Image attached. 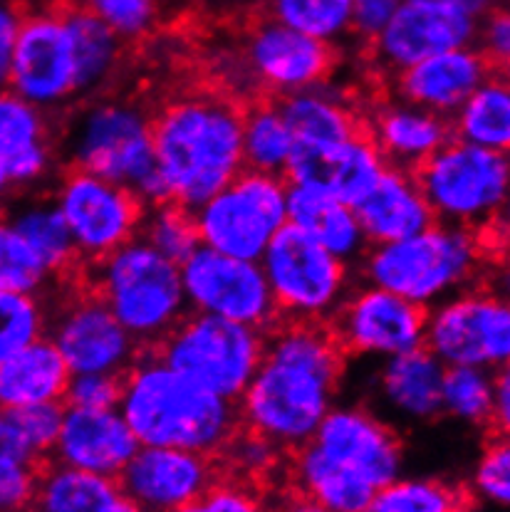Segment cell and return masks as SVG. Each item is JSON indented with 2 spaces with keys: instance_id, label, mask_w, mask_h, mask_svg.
<instances>
[{
  "instance_id": "obj_1",
  "label": "cell",
  "mask_w": 510,
  "mask_h": 512,
  "mask_svg": "<svg viewBox=\"0 0 510 512\" xmlns=\"http://www.w3.org/2000/svg\"><path fill=\"white\" fill-rule=\"evenodd\" d=\"M342 374L345 354L327 325H273L258 372L236 404L241 426L280 451H298L337 404Z\"/></svg>"
},
{
  "instance_id": "obj_2",
  "label": "cell",
  "mask_w": 510,
  "mask_h": 512,
  "mask_svg": "<svg viewBox=\"0 0 510 512\" xmlns=\"http://www.w3.org/2000/svg\"><path fill=\"white\" fill-rule=\"evenodd\" d=\"M241 124L243 109L218 92H184L161 104L152 144L169 201L194 211L241 174Z\"/></svg>"
},
{
  "instance_id": "obj_3",
  "label": "cell",
  "mask_w": 510,
  "mask_h": 512,
  "mask_svg": "<svg viewBox=\"0 0 510 512\" xmlns=\"http://www.w3.org/2000/svg\"><path fill=\"white\" fill-rule=\"evenodd\" d=\"M119 414L139 446H169L218 456L241 428L238 406L174 372L159 357H139L122 376Z\"/></svg>"
},
{
  "instance_id": "obj_4",
  "label": "cell",
  "mask_w": 510,
  "mask_h": 512,
  "mask_svg": "<svg viewBox=\"0 0 510 512\" xmlns=\"http://www.w3.org/2000/svg\"><path fill=\"white\" fill-rule=\"evenodd\" d=\"M483 265L481 235L439 221L409 238L369 245L362 255V275L369 285L397 292L424 310L476 285Z\"/></svg>"
},
{
  "instance_id": "obj_5",
  "label": "cell",
  "mask_w": 510,
  "mask_h": 512,
  "mask_svg": "<svg viewBox=\"0 0 510 512\" xmlns=\"http://www.w3.org/2000/svg\"><path fill=\"white\" fill-rule=\"evenodd\" d=\"M75 169L127 186L144 206L169 201L156 169L152 114L132 102H97L80 112L67 137Z\"/></svg>"
},
{
  "instance_id": "obj_6",
  "label": "cell",
  "mask_w": 510,
  "mask_h": 512,
  "mask_svg": "<svg viewBox=\"0 0 510 512\" xmlns=\"http://www.w3.org/2000/svg\"><path fill=\"white\" fill-rule=\"evenodd\" d=\"M95 295L142 344H159L189 312L179 265L134 238L95 263Z\"/></svg>"
},
{
  "instance_id": "obj_7",
  "label": "cell",
  "mask_w": 510,
  "mask_h": 512,
  "mask_svg": "<svg viewBox=\"0 0 510 512\" xmlns=\"http://www.w3.org/2000/svg\"><path fill=\"white\" fill-rule=\"evenodd\" d=\"M434 221L481 231L508 206L510 164L503 151L451 137L414 171Z\"/></svg>"
},
{
  "instance_id": "obj_8",
  "label": "cell",
  "mask_w": 510,
  "mask_h": 512,
  "mask_svg": "<svg viewBox=\"0 0 510 512\" xmlns=\"http://www.w3.org/2000/svg\"><path fill=\"white\" fill-rule=\"evenodd\" d=\"M263 349L265 332L260 329L186 312L161 339L156 357L211 394L238 404L258 372Z\"/></svg>"
},
{
  "instance_id": "obj_9",
  "label": "cell",
  "mask_w": 510,
  "mask_h": 512,
  "mask_svg": "<svg viewBox=\"0 0 510 512\" xmlns=\"http://www.w3.org/2000/svg\"><path fill=\"white\" fill-rule=\"evenodd\" d=\"M258 263L285 322L327 325L352 290L350 265L293 226L270 240Z\"/></svg>"
},
{
  "instance_id": "obj_10",
  "label": "cell",
  "mask_w": 510,
  "mask_h": 512,
  "mask_svg": "<svg viewBox=\"0 0 510 512\" xmlns=\"http://www.w3.org/2000/svg\"><path fill=\"white\" fill-rule=\"evenodd\" d=\"M191 213L204 248L260 260L270 240L288 226V181L243 169Z\"/></svg>"
},
{
  "instance_id": "obj_11",
  "label": "cell",
  "mask_w": 510,
  "mask_h": 512,
  "mask_svg": "<svg viewBox=\"0 0 510 512\" xmlns=\"http://www.w3.org/2000/svg\"><path fill=\"white\" fill-rule=\"evenodd\" d=\"M424 347L444 367L498 372L510 359V307L496 292L468 290L426 310Z\"/></svg>"
},
{
  "instance_id": "obj_12",
  "label": "cell",
  "mask_w": 510,
  "mask_h": 512,
  "mask_svg": "<svg viewBox=\"0 0 510 512\" xmlns=\"http://www.w3.org/2000/svg\"><path fill=\"white\" fill-rule=\"evenodd\" d=\"M179 270L189 312L221 317L260 332L278 325V310L258 260L233 258L199 245Z\"/></svg>"
},
{
  "instance_id": "obj_13",
  "label": "cell",
  "mask_w": 510,
  "mask_h": 512,
  "mask_svg": "<svg viewBox=\"0 0 510 512\" xmlns=\"http://www.w3.org/2000/svg\"><path fill=\"white\" fill-rule=\"evenodd\" d=\"M55 206L70 228L77 258L92 265L137 238L147 208L127 186L85 169L62 176Z\"/></svg>"
},
{
  "instance_id": "obj_14",
  "label": "cell",
  "mask_w": 510,
  "mask_h": 512,
  "mask_svg": "<svg viewBox=\"0 0 510 512\" xmlns=\"http://www.w3.org/2000/svg\"><path fill=\"white\" fill-rule=\"evenodd\" d=\"M426 310L377 285L355 287L327 322L342 354L384 362L424 347Z\"/></svg>"
},
{
  "instance_id": "obj_15",
  "label": "cell",
  "mask_w": 510,
  "mask_h": 512,
  "mask_svg": "<svg viewBox=\"0 0 510 512\" xmlns=\"http://www.w3.org/2000/svg\"><path fill=\"white\" fill-rule=\"evenodd\" d=\"M5 87L43 112L65 107L77 97L65 10L43 8L23 15Z\"/></svg>"
},
{
  "instance_id": "obj_16",
  "label": "cell",
  "mask_w": 510,
  "mask_h": 512,
  "mask_svg": "<svg viewBox=\"0 0 510 512\" xmlns=\"http://www.w3.org/2000/svg\"><path fill=\"white\" fill-rule=\"evenodd\" d=\"M307 443L335 466L367 480L372 488H382L402 475V438L364 404L332 406Z\"/></svg>"
},
{
  "instance_id": "obj_17",
  "label": "cell",
  "mask_w": 510,
  "mask_h": 512,
  "mask_svg": "<svg viewBox=\"0 0 510 512\" xmlns=\"http://www.w3.org/2000/svg\"><path fill=\"white\" fill-rule=\"evenodd\" d=\"M335 62V45L307 38L273 18L248 30L241 52V65L253 90L278 94L280 99L327 82Z\"/></svg>"
},
{
  "instance_id": "obj_18",
  "label": "cell",
  "mask_w": 510,
  "mask_h": 512,
  "mask_svg": "<svg viewBox=\"0 0 510 512\" xmlns=\"http://www.w3.org/2000/svg\"><path fill=\"white\" fill-rule=\"evenodd\" d=\"M45 337L72 374L124 376L139 359V342L95 292L72 297L55 315H48Z\"/></svg>"
},
{
  "instance_id": "obj_19",
  "label": "cell",
  "mask_w": 510,
  "mask_h": 512,
  "mask_svg": "<svg viewBox=\"0 0 510 512\" xmlns=\"http://www.w3.org/2000/svg\"><path fill=\"white\" fill-rule=\"evenodd\" d=\"M218 478L216 456L186 448L139 446L117 475V483L144 512H174L196 503Z\"/></svg>"
},
{
  "instance_id": "obj_20",
  "label": "cell",
  "mask_w": 510,
  "mask_h": 512,
  "mask_svg": "<svg viewBox=\"0 0 510 512\" xmlns=\"http://www.w3.org/2000/svg\"><path fill=\"white\" fill-rule=\"evenodd\" d=\"M478 18L459 8L424 0H404L387 28L372 40L374 60L392 75L439 52L476 43Z\"/></svg>"
},
{
  "instance_id": "obj_21",
  "label": "cell",
  "mask_w": 510,
  "mask_h": 512,
  "mask_svg": "<svg viewBox=\"0 0 510 512\" xmlns=\"http://www.w3.org/2000/svg\"><path fill=\"white\" fill-rule=\"evenodd\" d=\"M139 441L119 409H62L52 461L85 473L117 478L137 453Z\"/></svg>"
},
{
  "instance_id": "obj_22",
  "label": "cell",
  "mask_w": 510,
  "mask_h": 512,
  "mask_svg": "<svg viewBox=\"0 0 510 512\" xmlns=\"http://www.w3.org/2000/svg\"><path fill=\"white\" fill-rule=\"evenodd\" d=\"M384 171L387 161L382 159L372 139L362 132L327 149L295 146L285 176L293 186L315 188L347 206H357L382 179Z\"/></svg>"
},
{
  "instance_id": "obj_23",
  "label": "cell",
  "mask_w": 510,
  "mask_h": 512,
  "mask_svg": "<svg viewBox=\"0 0 510 512\" xmlns=\"http://www.w3.org/2000/svg\"><path fill=\"white\" fill-rule=\"evenodd\" d=\"M493 72L496 70L491 67V62L476 50V45H471L439 52V55L416 62L394 75V85H397V97L404 102L451 119L456 109Z\"/></svg>"
},
{
  "instance_id": "obj_24",
  "label": "cell",
  "mask_w": 510,
  "mask_h": 512,
  "mask_svg": "<svg viewBox=\"0 0 510 512\" xmlns=\"http://www.w3.org/2000/svg\"><path fill=\"white\" fill-rule=\"evenodd\" d=\"M446 367L426 347L384 359L374 374V396L384 414L404 423H431L441 416Z\"/></svg>"
},
{
  "instance_id": "obj_25",
  "label": "cell",
  "mask_w": 510,
  "mask_h": 512,
  "mask_svg": "<svg viewBox=\"0 0 510 512\" xmlns=\"http://www.w3.org/2000/svg\"><path fill=\"white\" fill-rule=\"evenodd\" d=\"M367 137L377 146L389 169L414 174L451 139V124L446 117L397 97L394 102L379 104L374 109Z\"/></svg>"
},
{
  "instance_id": "obj_26",
  "label": "cell",
  "mask_w": 510,
  "mask_h": 512,
  "mask_svg": "<svg viewBox=\"0 0 510 512\" xmlns=\"http://www.w3.org/2000/svg\"><path fill=\"white\" fill-rule=\"evenodd\" d=\"M355 213L369 245L409 238L434 223V213L414 174L389 166L372 191L357 203Z\"/></svg>"
},
{
  "instance_id": "obj_27",
  "label": "cell",
  "mask_w": 510,
  "mask_h": 512,
  "mask_svg": "<svg viewBox=\"0 0 510 512\" xmlns=\"http://www.w3.org/2000/svg\"><path fill=\"white\" fill-rule=\"evenodd\" d=\"M0 159L13 186H30L52 166L48 114L10 87H0Z\"/></svg>"
},
{
  "instance_id": "obj_28",
  "label": "cell",
  "mask_w": 510,
  "mask_h": 512,
  "mask_svg": "<svg viewBox=\"0 0 510 512\" xmlns=\"http://www.w3.org/2000/svg\"><path fill=\"white\" fill-rule=\"evenodd\" d=\"M288 226L298 228L347 265L362 260L369 248L355 206H347L315 188L288 184Z\"/></svg>"
},
{
  "instance_id": "obj_29",
  "label": "cell",
  "mask_w": 510,
  "mask_h": 512,
  "mask_svg": "<svg viewBox=\"0 0 510 512\" xmlns=\"http://www.w3.org/2000/svg\"><path fill=\"white\" fill-rule=\"evenodd\" d=\"M72 372L48 337H40L0 364V411L62 404Z\"/></svg>"
},
{
  "instance_id": "obj_30",
  "label": "cell",
  "mask_w": 510,
  "mask_h": 512,
  "mask_svg": "<svg viewBox=\"0 0 510 512\" xmlns=\"http://www.w3.org/2000/svg\"><path fill=\"white\" fill-rule=\"evenodd\" d=\"M280 109L295 137V146L327 149L362 134L357 112L345 94L322 82L280 99Z\"/></svg>"
},
{
  "instance_id": "obj_31",
  "label": "cell",
  "mask_w": 510,
  "mask_h": 512,
  "mask_svg": "<svg viewBox=\"0 0 510 512\" xmlns=\"http://www.w3.org/2000/svg\"><path fill=\"white\" fill-rule=\"evenodd\" d=\"M35 512H144L119 488L117 478L52 463L40 470Z\"/></svg>"
},
{
  "instance_id": "obj_32",
  "label": "cell",
  "mask_w": 510,
  "mask_h": 512,
  "mask_svg": "<svg viewBox=\"0 0 510 512\" xmlns=\"http://www.w3.org/2000/svg\"><path fill=\"white\" fill-rule=\"evenodd\" d=\"M295 490L315 500L327 512H367L377 488L357 478L350 470L335 466L315 451L310 443L293 451Z\"/></svg>"
},
{
  "instance_id": "obj_33",
  "label": "cell",
  "mask_w": 510,
  "mask_h": 512,
  "mask_svg": "<svg viewBox=\"0 0 510 512\" xmlns=\"http://www.w3.org/2000/svg\"><path fill=\"white\" fill-rule=\"evenodd\" d=\"M62 10L70 30L77 97L102 90L122 60V40L82 5Z\"/></svg>"
},
{
  "instance_id": "obj_34",
  "label": "cell",
  "mask_w": 510,
  "mask_h": 512,
  "mask_svg": "<svg viewBox=\"0 0 510 512\" xmlns=\"http://www.w3.org/2000/svg\"><path fill=\"white\" fill-rule=\"evenodd\" d=\"M451 137L481 149L503 151L510 146V85L493 72L449 119Z\"/></svg>"
},
{
  "instance_id": "obj_35",
  "label": "cell",
  "mask_w": 510,
  "mask_h": 512,
  "mask_svg": "<svg viewBox=\"0 0 510 512\" xmlns=\"http://www.w3.org/2000/svg\"><path fill=\"white\" fill-rule=\"evenodd\" d=\"M241 146L243 169L285 176L295 154V137L285 122L280 104L255 102L253 107L243 109Z\"/></svg>"
},
{
  "instance_id": "obj_36",
  "label": "cell",
  "mask_w": 510,
  "mask_h": 512,
  "mask_svg": "<svg viewBox=\"0 0 510 512\" xmlns=\"http://www.w3.org/2000/svg\"><path fill=\"white\" fill-rule=\"evenodd\" d=\"M28 248L38 255L40 263L48 268L50 275H60L77 260L75 243H72L70 228L62 218L55 201H35L18 208L8 218Z\"/></svg>"
},
{
  "instance_id": "obj_37",
  "label": "cell",
  "mask_w": 510,
  "mask_h": 512,
  "mask_svg": "<svg viewBox=\"0 0 510 512\" xmlns=\"http://www.w3.org/2000/svg\"><path fill=\"white\" fill-rule=\"evenodd\" d=\"M367 512H468V498L444 480L399 475L377 488Z\"/></svg>"
},
{
  "instance_id": "obj_38",
  "label": "cell",
  "mask_w": 510,
  "mask_h": 512,
  "mask_svg": "<svg viewBox=\"0 0 510 512\" xmlns=\"http://www.w3.org/2000/svg\"><path fill=\"white\" fill-rule=\"evenodd\" d=\"M496 372L481 367H446L441 384V416L466 426H488L493 421Z\"/></svg>"
},
{
  "instance_id": "obj_39",
  "label": "cell",
  "mask_w": 510,
  "mask_h": 512,
  "mask_svg": "<svg viewBox=\"0 0 510 512\" xmlns=\"http://www.w3.org/2000/svg\"><path fill=\"white\" fill-rule=\"evenodd\" d=\"M270 18L307 38L337 45L350 35L352 0H270Z\"/></svg>"
},
{
  "instance_id": "obj_40",
  "label": "cell",
  "mask_w": 510,
  "mask_h": 512,
  "mask_svg": "<svg viewBox=\"0 0 510 512\" xmlns=\"http://www.w3.org/2000/svg\"><path fill=\"white\" fill-rule=\"evenodd\" d=\"M137 238L176 265L184 263L201 245L194 213L174 201H161L144 208Z\"/></svg>"
},
{
  "instance_id": "obj_41",
  "label": "cell",
  "mask_w": 510,
  "mask_h": 512,
  "mask_svg": "<svg viewBox=\"0 0 510 512\" xmlns=\"http://www.w3.org/2000/svg\"><path fill=\"white\" fill-rule=\"evenodd\" d=\"M48 310L30 292H0V364L35 339L45 337Z\"/></svg>"
},
{
  "instance_id": "obj_42",
  "label": "cell",
  "mask_w": 510,
  "mask_h": 512,
  "mask_svg": "<svg viewBox=\"0 0 510 512\" xmlns=\"http://www.w3.org/2000/svg\"><path fill=\"white\" fill-rule=\"evenodd\" d=\"M52 275L8 218H0V292L38 295Z\"/></svg>"
},
{
  "instance_id": "obj_43",
  "label": "cell",
  "mask_w": 510,
  "mask_h": 512,
  "mask_svg": "<svg viewBox=\"0 0 510 512\" xmlns=\"http://www.w3.org/2000/svg\"><path fill=\"white\" fill-rule=\"evenodd\" d=\"M80 5L122 43L147 38L161 20V0H82Z\"/></svg>"
},
{
  "instance_id": "obj_44",
  "label": "cell",
  "mask_w": 510,
  "mask_h": 512,
  "mask_svg": "<svg viewBox=\"0 0 510 512\" xmlns=\"http://www.w3.org/2000/svg\"><path fill=\"white\" fill-rule=\"evenodd\" d=\"M62 409H65L62 404H40L18 411H3V414L15 428L20 441L25 443V448L33 453L35 461H40V458L52 456L57 433H60Z\"/></svg>"
},
{
  "instance_id": "obj_45",
  "label": "cell",
  "mask_w": 510,
  "mask_h": 512,
  "mask_svg": "<svg viewBox=\"0 0 510 512\" xmlns=\"http://www.w3.org/2000/svg\"><path fill=\"white\" fill-rule=\"evenodd\" d=\"M221 453L233 470V478L255 483V480L270 475V470L278 466V458L283 451L275 448L270 441H265L263 436H258V433L238 428L236 436L228 441V446Z\"/></svg>"
},
{
  "instance_id": "obj_46",
  "label": "cell",
  "mask_w": 510,
  "mask_h": 512,
  "mask_svg": "<svg viewBox=\"0 0 510 512\" xmlns=\"http://www.w3.org/2000/svg\"><path fill=\"white\" fill-rule=\"evenodd\" d=\"M174 512H268L255 483L241 478H218L196 503Z\"/></svg>"
},
{
  "instance_id": "obj_47",
  "label": "cell",
  "mask_w": 510,
  "mask_h": 512,
  "mask_svg": "<svg viewBox=\"0 0 510 512\" xmlns=\"http://www.w3.org/2000/svg\"><path fill=\"white\" fill-rule=\"evenodd\" d=\"M473 488H476V493H481V498L491 500V503H510V446L506 433L493 438L483 448L478 466L473 470Z\"/></svg>"
},
{
  "instance_id": "obj_48",
  "label": "cell",
  "mask_w": 510,
  "mask_h": 512,
  "mask_svg": "<svg viewBox=\"0 0 510 512\" xmlns=\"http://www.w3.org/2000/svg\"><path fill=\"white\" fill-rule=\"evenodd\" d=\"M38 463L0 451V512H23L38 490Z\"/></svg>"
},
{
  "instance_id": "obj_49",
  "label": "cell",
  "mask_w": 510,
  "mask_h": 512,
  "mask_svg": "<svg viewBox=\"0 0 510 512\" xmlns=\"http://www.w3.org/2000/svg\"><path fill=\"white\" fill-rule=\"evenodd\" d=\"M122 394V376L72 374L65 391V406L75 409H117Z\"/></svg>"
},
{
  "instance_id": "obj_50",
  "label": "cell",
  "mask_w": 510,
  "mask_h": 512,
  "mask_svg": "<svg viewBox=\"0 0 510 512\" xmlns=\"http://www.w3.org/2000/svg\"><path fill=\"white\" fill-rule=\"evenodd\" d=\"M476 50L491 62L493 70H506L510 62V15L506 8L493 5L488 13L478 18L476 30Z\"/></svg>"
},
{
  "instance_id": "obj_51",
  "label": "cell",
  "mask_w": 510,
  "mask_h": 512,
  "mask_svg": "<svg viewBox=\"0 0 510 512\" xmlns=\"http://www.w3.org/2000/svg\"><path fill=\"white\" fill-rule=\"evenodd\" d=\"M404 0H352L350 35L372 43L389 25Z\"/></svg>"
},
{
  "instance_id": "obj_52",
  "label": "cell",
  "mask_w": 510,
  "mask_h": 512,
  "mask_svg": "<svg viewBox=\"0 0 510 512\" xmlns=\"http://www.w3.org/2000/svg\"><path fill=\"white\" fill-rule=\"evenodd\" d=\"M23 15V8L15 0H0V87L8 85L10 60H13V47Z\"/></svg>"
},
{
  "instance_id": "obj_53",
  "label": "cell",
  "mask_w": 510,
  "mask_h": 512,
  "mask_svg": "<svg viewBox=\"0 0 510 512\" xmlns=\"http://www.w3.org/2000/svg\"><path fill=\"white\" fill-rule=\"evenodd\" d=\"M493 426H501L503 431L510 423V376L506 369L496 374V389H493Z\"/></svg>"
},
{
  "instance_id": "obj_54",
  "label": "cell",
  "mask_w": 510,
  "mask_h": 512,
  "mask_svg": "<svg viewBox=\"0 0 510 512\" xmlns=\"http://www.w3.org/2000/svg\"><path fill=\"white\" fill-rule=\"evenodd\" d=\"M424 3L451 5V8H459L463 13L473 15V18H481L483 13H488L496 5V0H424Z\"/></svg>"
},
{
  "instance_id": "obj_55",
  "label": "cell",
  "mask_w": 510,
  "mask_h": 512,
  "mask_svg": "<svg viewBox=\"0 0 510 512\" xmlns=\"http://www.w3.org/2000/svg\"><path fill=\"white\" fill-rule=\"evenodd\" d=\"M278 512H327V510L322 508V505H317L315 500H310V498H307V495L298 493V490H295V493L290 495V498H285L283 503H280Z\"/></svg>"
},
{
  "instance_id": "obj_56",
  "label": "cell",
  "mask_w": 510,
  "mask_h": 512,
  "mask_svg": "<svg viewBox=\"0 0 510 512\" xmlns=\"http://www.w3.org/2000/svg\"><path fill=\"white\" fill-rule=\"evenodd\" d=\"M10 188H13V181H10L8 169H5V161L0 159V201H3V198L8 196Z\"/></svg>"
}]
</instances>
